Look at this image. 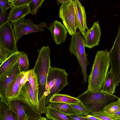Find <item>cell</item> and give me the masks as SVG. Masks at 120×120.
Here are the masks:
<instances>
[{
	"instance_id": "obj_1",
	"label": "cell",
	"mask_w": 120,
	"mask_h": 120,
	"mask_svg": "<svg viewBox=\"0 0 120 120\" xmlns=\"http://www.w3.org/2000/svg\"><path fill=\"white\" fill-rule=\"evenodd\" d=\"M110 64L109 52L106 49L98 51L89 76L87 91L102 90Z\"/></svg>"
},
{
	"instance_id": "obj_2",
	"label": "cell",
	"mask_w": 120,
	"mask_h": 120,
	"mask_svg": "<svg viewBox=\"0 0 120 120\" xmlns=\"http://www.w3.org/2000/svg\"><path fill=\"white\" fill-rule=\"evenodd\" d=\"M87 109L89 114L103 111L105 107L119 98L102 90L93 91L86 90L76 97Z\"/></svg>"
},
{
	"instance_id": "obj_3",
	"label": "cell",
	"mask_w": 120,
	"mask_h": 120,
	"mask_svg": "<svg viewBox=\"0 0 120 120\" xmlns=\"http://www.w3.org/2000/svg\"><path fill=\"white\" fill-rule=\"evenodd\" d=\"M39 52L35 66L33 69L36 74L39 84L38 95L39 102L46 99L45 95V86L48 74L51 66L50 53V51L48 46H44Z\"/></svg>"
},
{
	"instance_id": "obj_4",
	"label": "cell",
	"mask_w": 120,
	"mask_h": 120,
	"mask_svg": "<svg viewBox=\"0 0 120 120\" xmlns=\"http://www.w3.org/2000/svg\"><path fill=\"white\" fill-rule=\"evenodd\" d=\"M68 75L65 69L51 66L45 86V95L46 96L45 102L46 106L50 103V100L52 97L68 84Z\"/></svg>"
},
{
	"instance_id": "obj_5",
	"label": "cell",
	"mask_w": 120,
	"mask_h": 120,
	"mask_svg": "<svg viewBox=\"0 0 120 120\" xmlns=\"http://www.w3.org/2000/svg\"><path fill=\"white\" fill-rule=\"evenodd\" d=\"M85 42L84 37L78 31L71 36L69 48V51L75 56L81 67L84 83L86 82L88 79L87 67L89 64L86 57L88 54L85 50Z\"/></svg>"
},
{
	"instance_id": "obj_6",
	"label": "cell",
	"mask_w": 120,
	"mask_h": 120,
	"mask_svg": "<svg viewBox=\"0 0 120 120\" xmlns=\"http://www.w3.org/2000/svg\"><path fill=\"white\" fill-rule=\"evenodd\" d=\"M13 26V31L17 42L23 35L43 31L45 30L43 28L47 27L45 22L36 25L31 20L26 19L24 17L14 23Z\"/></svg>"
},
{
	"instance_id": "obj_7",
	"label": "cell",
	"mask_w": 120,
	"mask_h": 120,
	"mask_svg": "<svg viewBox=\"0 0 120 120\" xmlns=\"http://www.w3.org/2000/svg\"><path fill=\"white\" fill-rule=\"evenodd\" d=\"M75 8L74 0H70L67 3L60 7L58 15L69 34L72 35L77 32L75 22Z\"/></svg>"
},
{
	"instance_id": "obj_8",
	"label": "cell",
	"mask_w": 120,
	"mask_h": 120,
	"mask_svg": "<svg viewBox=\"0 0 120 120\" xmlns=\"http://www.w3.org/2000/svg\"><path fill=\"white\" fill-rule=\"evenodd\" d=\"M109 52L111 65L109 71L113 74L116 86L120 82V25L113 45Z\"/></svg>"
},
{
	"instance_id": "obj_9",
	"label": "cell",
	"mask_w": 120,
	"mask_h": 120,
	"mask_svg": "<svg viewBox=\"0 0 120 120\" xmlns=\"http://www.w3.org/2000/svg\"><path fill=\"white\" fill-rule=\"evenodd\" d=\"M13 24L8 22L0 27V42L11 54L18 51L12 28Z\"/></svg>"
},
{
	"instance_id": "obj_10",
	"label": "cell",
	"mask_w": 120,
	"mask_h": 120,
	"mask_svg": "<svg viewBox=\"0 0 120 120\" xmlns=\"http://www.w3.org/2000/svg\"><path fill=\"white\" fill-rule=\"evenodd\" d=\"M17 98L37 113L41 114L39 108L38 99L35 96L33 89L28 81L22 88Z\"/></svg>"
},
{
	"instance_id": "obj_11",
	"label": "cell",
	"mask_w": 120,
	"mask_h": 120,
	"mask_svg": "<svg viewBox=\"0 0 120 120\" xmlns=\"http://www.w3.org/2000/svg\"><path fill=\"white\" fill-rule=\"evenodd\" d=\"M101 35V28L99 21L94 22L92 27L85 32L84 37L85 39V47L91 49L98 45Z\"/></svg>"
},
{
	"instance_id": "obj_12",
	"label": "cell",
	"mask_w": 120,
	"mask_h": 120,
	"mask_svg": "<svg viewBox=\"0 0 120 120\" xmlns=\"http://www.w3.org/2000/svg\"><path fill=\"white\" fill-rule=\"evenodd\" d=\"M22 52L18 51L10 55L0 65V82H3L12 71L18 62Z\"/></svg>"
},
{
	"instance_id": "obj_13",
	"label": "cell",
	"mask_w": 120,
	"mask_h": 120,
	"mask_svg": "<svg viewBox=\"0 0 120 120\" xmlns=\"http://www.w3.org/2000/svg\"><path fill=\"white\" fill-rule=\"evenodd\" d=\"M74 1L75 8V19L76 26L84 37L86 30L88 29L87 25L85 8L79 0H74Z\"/></svg>"
},
{
	"instance_id": "obj_14",
	"label": "cell",
	"mask_w": 120,
	"mask_h": 120,
	"mask_svg": "<svg viewBox=\"0 0 120 120\" xmlns=\"http://www.w3.org/2000/svg\"><path fill=\"white\" fill-rule=\"evenodd\" d=\"M21 71L18 62L3 82H0V97L1 100L7 101L6 94L8 89L13 81L20 75Z\"/></svg>"
},
{
	"instance_id": "obj_15",
	"label": "cell",
	"mask_w": 120,
	"mask_h": 120,
	"mask_svg": "<svg viewBox=\"0 0 120 120\" xmlns=\"http://www.w3.org/2000/svg\"><path fill=\"white\" fill-rule=\"evenodd\" d=\"M47 27L50 31L53 40L57 45H60L65 41L68 31L60 22L55 21L49 27Z\"/></svg>"
},
{
	"instance_id": "obj_16",
	"label": "cell",
	"mask_w": 120,
	"mask_h": 120,
	"mask_svg": "<svg viewBox=\"0 0 120 120\" xmlns=\"http://www.w3.org/2000/svg\"><path fill=\"white\" fill-rule=\"evenodd\" d=\"M0 120H17L16 112L7 102L0 101Z\"/></svg>"
},
{
	"instance_id": "obj_17",
	"label": "cell",
	"mask_w": 120,
	"mask_h": 120,
	"mask_svg": "<svg viewBox=\"0 0 120 120\" xmlns=\"http://www.w3.org/2000/svg\"><path fill=\"white\" fill-rule=\"evenodd\" d=\"M29 13L28 5L18 7H13L10 12L8 22L13 24L24 17Z\"/></svg>"
},
{
	"instance_id": "obj_18",
	"label": "cell",
	"mask_w": 120,
	"mask_h": 120,
	"mask_svg": "<svg viewBox=\"0 0 120 120\" xmlns=\"http://www.w3.org/2000/svg\"><path fill=\"white\" fill-rule=\"evenodd\" d=\"M25 72H21L20 75L13 81L9 87L6 94L7 101L17 98L19 95L22 88L20 85V80Z\"/></svg>"
},
{
	"instance_id": "obj_19",
	"label": "cell",
	"mask_w": 120,
	"mask_h": 120,
	"mask_svg": "<svg viewBox=\"0 0 120 120\" xmlns=\"http://www.w3.org/2000/svg\"><path fill=\"white\" fill-rule=\"evenodd\" d=\"M7 102L17 113V120H29L28 117L21 102L17 98L8 100Z\"/></svg>"
},
{
	"instance_id": "obj_20",
	"label": "cell",
	"mask_w": 120,
	"mask_h": 120,
	"mask_svg": "<svg viewBox=\"0 0 120 120\" xmlns=\"http://www.w3.org/2000/svg\"><path fill=\"white\" fill-rule=\"evenodd\" d=\"M48 106L54 109L68 115L82 113L74 108L70 104L52 102L50 103Z\"/></svg>"
},
{
	"instance_id": "obj_21",
	"label": "cell",
	"mask_w": 120,
	"mask_h": 120,
	"mask_svg": "<svg viewBox=\"0 0 120 120\" xmlns=\"http://www.w3.org/2000/svg\"><path fill=\"white\" fill-rule=\"evenodd\" d=\"M46 117L52 120H73L69 115L64 114L54 109L49 106H46Z\"/></svg>"
},
{
	"instance_id": "obj_22",
	"label": "cell",
	"mask_w": 120,
	"mask_h": 120,
	"mask_svg": "<svg viewBox=\"0 0 120 120\" xmlns=\"http://www.w3.org/2000/svg\"><path fill=\"white\" fill-rule=\"evenodd\" d=\"M79 101L76 98L65 94H57L52 97L50 100V102H58L70 104H76Z\"/></svg>"
},
{
	"instance_id": "obj_23",
	"label": "cell",
	"mask_w": 120,
	"mask_h": 120,
	"mask_svg": "<svg viewBox=\"0 0 120 120\" xmlns=\"http://www.w3.org/2000/svg\"><path fill=\"white\" fill-rule=\"evenodd\" d=\"M116 86L114 84L113 74L111 71H108L102 90L113 94L115 92Z\"/></svg>"
},
{
	"instance_id": "obj_24",
	"label": "cell",
	"mask_w": 120,
	"mask_h": 120,
	"mask_svg": "<svg viewBox=\"0 0 120 120\" xmlns=\"http://www.w3.org/2000/svg\"><path fill=\"white\" fill-rule=\"evenodd\" d=\"M27 76L28 81L32 88L35 96L38 99L39 84L37 75L33 69L28 71Z\"/></svg>"
},
{
	"instance_id": "obj_25",
	"label": "cell",
	"mask_w": 120,
	"mask_h": 120,
	"mask_svg": "<svg viewBox=\"0 0 120 120\" xmlns=\"http://www.w3.org/2000/svg\"><path fill=\"white\" fill-rule=\"evenodd\" d=\"M116 101L112 102L106 106L103 112L105 113L112 114L120 110V98Z\"/></svg>"
},
{
	"instance_id": "obj_26",
	"label": "cell",
	"mask_w": 120,
	"mask_h": 120,
	"mask_svg": "<svg viewBox=\"0 0 120 120\" xmlns=\"http://www.w3.org/2000/svg\"><path fill=\"white\" fill-rule=\"evenodd\" d=\"M18 63L21 72L28 70L29 65L28 56L26 53L22 52Z\"/></svg>"
},
{
	"instance_id": "obj_27",
	"label": "cell",
	"mask_w": 120,
	"mask_h": 120,
	"mask_svg": "<svg viewBox=\"0 0 120 120\" xmlns=\"http://www.w3.org/2000/svg\"><path fill=\"white\" fill-rule=\"evenodd\" d=\"M45 0H32L28 4L29 13L35 15L41 7Z\"/></svg>"
},
{
	"instance_id": "obj_28",
	"label": "cell",
	"mask_w": 120,
	"mask_h": 120,
	"mask_svg": "<svg viewBox=\"0 0 120 120\" xmlns=\"http://www.w3.org/2000/svg\"><path fill=\"white\" fill-rule=\"evenodd\" d=\"M20 102L26 113L29 120H37L42 117L41 114L37 113L28 106Z\"/></svg>"
},
{
	"instance_id": "obj_29",
	"label": "cell",
	"mask_w": 120,
	"mask_h": 120,
	"mask_svg": "<svg viewBox=\"0 0 120 120\" xmlns=\"http://www.w3.org/2000/svg\"><path fill=\"white\" fill-rule=\"evenodd\" d=\"M8 0H0V13L3 16L5 15L7 11L12 7Z\"/></svg>"
},
{
	"instance_id": "obj_30",
	"label": "cell",
	"mask_w": 120,
	"mask_h": 120,
	"mask_svg": "<svg viewBox=\"0 0 120 120\" xmlns=\"http://www.w3.org/2000/svg\"><path fill=\"white\" fill-rule=\"evenodd\" d=\"M11 54L0 42V63L1 64L5 61Z\"/></svg>"
},
{
	"instance_id": "obj_31",
	"label": "cell",
	"mask_w": 120,
	"mask_h": 120,
	"mask_svg": "<svg viewBox=\"0 0 120 120\" xmlns=\"http://www.w3.org/2000/svg\"><path fill=\"white\" fill-rule=\"evenodd\" d=\"M70 104L74 108L81 113L85 114H89L90 112L89 111L80 101L77 103Z\"/></svg>"
},
{
	"instance_id": "obj_32",
	"label": "cell",
	"mask_w": 120,
	"mask_h": 120,
	"mask_svg": "<svg viewBox=\"0 0 120 120\" xmlns=\"http://www.w3.org/2000/svg\"><path fill=\"white\" fill-rule=\"evenodd\" d=\"M14 7H18L28 5L32 0H8Z\"/></svg>"
},
{
	"instance_id": "obj_33",
	"label": "cell",
	"mask_w": 120,
	"mask_h": 120,
	"mask_svg": "<svg viewBox=\"0 0 120 120\" xmlns=\"http://www.w3.org/2000/svg\"><path fill=\"white\" fill-rule=\"evenodd\" d=\"M11 8L8 9L4 16H3L0 13V27L8 22V19Z\"/></svg>"
},
{
	"instance_id": "obj_34",
	"label": "cell",
	"mask_w": 120,
	"mask_h": 120,
	"mask_svg": "<svg viewBox=\"0 0 120 120\" xmlns=\"http://www.w3.org/2000/svg\"><path fill=\"white\" fill-rule=\"evenodd\" d=\"M88 115L82 113L69 115L73 120H90L87 117Z\"/></svg>"
},
{
	"instance_id": "obj_35",
	"label": "cell",
	"mask_w": 120,
	"mask_h": 120,
	"mask_svg": "<svg viewBox=\"0 0 120 120\" xmlns=\"http://www.w3.org/2000/svg\"><path fill=\"white\" fill-rule=\"evenodd\" d=\"M91 115L101 120H114L108 116L99 112L93 113Z\"/></svg>"
},
{
	"instance_id": "obj_36",
	"label": "cell",
	"mask_w": 120,
	"mask_h": 120,
	"mask_svg": "<svg viewBox=\"0 0 120 120\" xmlns=\"http://www.w3.org/2000/svg\"><path fill=\"white\" fill-rule=\"evenodd\" d=\"M99 112L114 120L118 118H120V110L113 114H110L104 112L103 111L100 112Z\"/></svg>"
},
{
	"instance_id": "obj_37",
	"label": "cell",
	"mask_w": 120,
	"mask_h": 120,
	"mask_svg": "<svg viewBox=\"0 0 120 120\" xmlns=\"http://www.w3.org/2000/svg\"><path fill=\"white\" fill-rule=\"evenodd\" d=\"M28 73V71H26L24 75L20 80V85L22 88L25 84L28 81L27 76Z\"/></svg>"
},
{
	"instance_id": "obj_38",
	"label": "cell",
	"mask_w": 120,
	"mask_h": 120,
	"mask_svg": "<svg viewBox=\"0 0 120 120\" xmlns=\"http://www.w3.org/2000/svg\"><path fill=\"white\" fill-rule=\"evenodd\" d=\"M70 0H58L57 1L58 6L60 4H65L68 3Z\"/></svg>"
},
{
	"instance_id": "obj_39",
	"label": "cell",
	"mask_w": 120,
	"mask_h": 120,
	"mask_svg": "<svg viewBox=\"0 0 120 120\" xmlns=\"http://www.w3.org/2000/svg\"><path fill=\"white\" fill-rule=\"evenodd\" d=\"M87 117L90 120H101L96 117L90 115H88Z\"/></svg>"
},
{
	"instance_id": "obj_40",
	"label": "cell",
	"mask_w": 120,
	"mask_h": 120,
	"mask_svg": "<svg viewBox=\"0 0 120 120\" xmlns=\"http://www.w3.org/2000/svg\"><path fill=\"white\" fill-rule=\"evenodd\" d=\"M37 120H47V118L44 117H41Z\"/></svg>"
},
{
	"instance_id": "obj_41",
	"label": "cell",
	"mask_w": 120,
	"mask_h": 120,
	"mask_svg": "<svg viewBox=\"0 0 120 120\" xmlns=\"http://www.w3.org/2000/svg\"><path fill=\"white\" fill-rule=\"evenodd\" d=\"M114 120H120V118L116 119H114Z\"/></svg>"
},
{
	"instance_id": "obj_42",
	"label": "cell",
	"mask_w": 120,
	"mask_h": 120,
	"mask_svg": "<svg viewBox=\"0 0 120 120\" xmlns=\"http://www.w3.org/2000/svg\"></svg>"
}]
</instances>
